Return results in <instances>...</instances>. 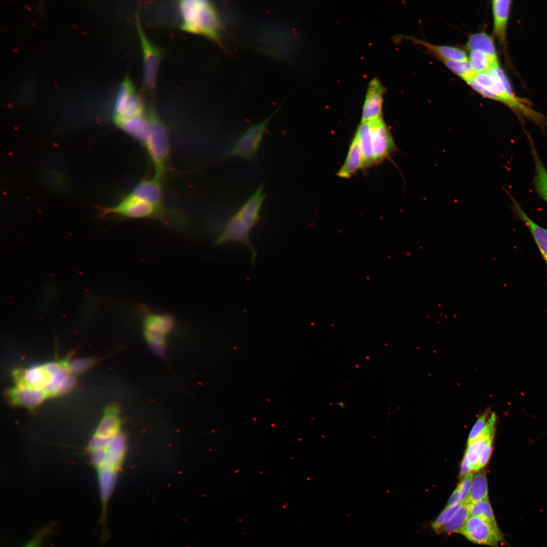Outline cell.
<instances>
[{
  "label": "cell",
  "instance_id": "obj_1",
  "mask_svg": "<svg viewBox=\"0 0 547 547\" xmlns=\"http://www.w3.org/2000/svg\"><path fill=\"white\" fill-rule=\"evenodd\" d=\"M119 421L100 422L88 446L98 474L102 521L107 519L108 504L127 452V437Z\"/></svg>",
  "mask_w": 547,
  "mask_h": 547
},
{
  "label": "cell",
  "instance_id": "obj_2",
  "mask_svg": "<svg viewBox=\"0 0 547 547\" xmlns=\"http://www.w3.org/2000/svg\"><path fill=\"white\" fill-rule=\"evenodd\" d=\"M265 196L264 185L261 183L228 220L214 242L217 246L230 242L244 245L250 252L252 265L255 264L257 253L250 240V232L260 219V213Z\"/></svg>",
  "mask_w": 547,
  "mask_h": 547
},
{
  "label": "cell",
  "instance_id": "obj_3",
  "mask_svg": "<svg viewBox=\"0 0 547 547\" xmlns=\"http://www.w3.org/2000/svg\"><path fill=\"white\" fill-rule=\"evenodd\" d=\"M182 17L181 28L219 42L221 24L216 8L205 0H182L179 2Z\"/></svg>",
  "mask_w": 547,
  "mask_h": 547
},
{
  "label": "cell",
  "instance_id": "obj_4",
  "mask_svg": "<svg viewBox=\"0 0 547 547\" xmlns=\"http://www.w3.org/2000/svg\"><path fill=\"white\" fill-rule=\"evenodd\" d=\"M473 80L487 92L488 98L501 102L515 112L529 118L540 125L543 126L546 124L542 116L515 96L499 66L487 72L476 73Z\"/></svg>",
  "mask_w": 547,
  "mask_h": 547
},
{
  "label": "cell",
  "instance_id": "obj_5",
  "mask_svg": "<svg viewBox=\"0 0 547 547\" xmlns=\"http://www.w3.org/2000/svg\"><path fill=\"white\" fill-rule=\"evenodd\" d=\"M142 315V331L144 339L151 350L158 357L166 360L167 338L175 326V319L171 315L151 311L141 305Z\"/></svg>",
  "mask_w": 547,
  "mask_h": 547
},
{
  "label": "cell",
  "instance_id": "obj_6",
  "mask_svg": "<svg viewBox=\"0 0 547 547\" xmlns=\"http://www.w3.org/2000/svg\"><path fill=\"white\" fill-rule=\"evenodd\" d=\"M102 216L114 215L125 219H153L172 224L164 208L158 207L130 193L113 207L101 208Z\"/></svg>",
  "mask_w": 547,
  "mask_h": 547
},
{
  "label": "cell",
  "instance_id": "obj_7",
  "mask_svg": "<svg viewBox=\"0 0 547 547\" xmlns=\"http://www.w3.org/2000/svg\"><path fill=\"white\" fill-rule=\"evenodd\" d=\"M150 131L146 146L155 170L154 178L162 180L169 155V146L165 126L153 111L148 115Z\"/></svg>",
  "mask_w": 547,
  "mask_h": 547
},
{
  "label": "cell",
  "instance_id": "obj_8",
  "mask_svg": "<svg viewBox=\"0 0 547 547\" xmlns=\"http://www.w3.org/2000/svg\"><path fill=\"white\" fill-rule=\"evenodd\" d=\"M459 534L475 544L499 547L500 543H503L510 547L500 528L481 517L470 516Z\"/></svg>",
  "mask_w": 547,
  "mask_h": 547
},
{
  "label": "cell",
  "instance_id": "obj_9",
  "mask_svg": "<svg viewBox=\"0 0 547 547\" xmlns=\"http://www.w3.org/2000/svg\"><path fill=\"white\" fill-rule=\"evenodd\" d=\"M276 111L262 122L250 125L241 135L227 155L249 160L255 158L267 127Z\"/></svg>",
  "mask_w": 547,
  "mask_h": 547
},
{
  "label": "cell",
  "instance_id": "obj_10",
  "mask_svg": "<svg viewBox=\"0 0 547 547\" xmlns=\"http://www.w3.org/2000/svg\"><path fill=\"white\" fill-rule=\"evenodd\" d=\"M136 25L142 52L143 83L146 89L150 91L155 86L162 52L153 45L145 35L138 15L136 16Z\"/></svg>",
  "mask_w": 547,
  "mask_h": 547
},
{
  "label": "cell",
  "instance_id": "obj_11",
  "mask_svg": "<svg viewBox=\"0 0 547 547\" xmlns=\"http://www.w3.org/2000/svg\"><path fill=\"white\" fill-rule=\"evenodd\" d=\"M113 120L143 116L144 105L141 97L135 91L129 77L121 85L113 107Z\"/></svg>",
  "mask_w": 547,
  "mask_h": 547
},
{
  "label": "cell",
  "instance_id": "obj_12",
  "mask_svg": "<svg viewBox=\"0 0 547 547\" xmlns=\"http://www.w3.org/2000/svg\"><path fill=\"white\" fill-rule=\"evenodd\" d=\"M375 164L381 163L397 149L392 135L382 116L369 121Z\"/></svg>",
  "mask_w": 547,
  "mask_h": 547
},
{
  "label": "cell",
  "instance_id": "obj_13",
  "mask_svg": "<svg viewBox=\"0 0 547 547\" xmlns=\"http://www.w3.org/2000/svg\"><path fill=\"white\" fill-rule=\"evenodd\" d=\"M384 89L379 81L370 82L363 107L361 122H367L381 116Z\"/></svg>",
  "mask_w": 547,
  "mask_h": 547
},
{
  "label": "cell",
  "instance_id": "obj_14",
  "mask_svg": "<svg viewBox=\"0 0 547 547\" xmlns=\"http://www.w3.org/2000/svg\"><path fill=\"white\" fill-rule=\"evenodd\" d=\"M8 397L13 405L29 409L36 407L49 398L43 390L19 384L9 390Z\"/></svg>",
  "mask_w": 547,
  "mask_h": 547
},
{
  "label": "cell",
  "instance_id": "obj_15",
  "mask_svg": "<svg viewBox=\"0 0 547 547\" xmlns=\"http://www.w3.org/2000/svg\"><path fill=\"white\" fill-rule=\"evenodd\" d=\"M113 121L122 130L146 147L150 131L148 118L142 116L131 118H119L114 119Z\"/></svg>",
  "mask_w": 547,
  "mask_h": 547
},
{
  "label": "cell",
  "instance_id": "obj_16",
  "mask_svg": "<svg viewBox=\"0 0 547 547\" xmlns=\"http://www.w3.org/2000/svg\"><path fill=\"white\" fill-rule=\"evenodd\" d=\"M130 193L158 207L164 208L161 180L155 178L144 179L138 183Z\"/></svg>",
  "mask_w": 547,
  "mask_h": 547
},
{
  "label": "cell",
  "instance_id": "obj_17",
  "mask_svg": "<svg viewBox=\"0 0 547 547\" xmlns=\"http://www.w3.org/2000/svg\"><path fill=\"white\" fill-rule=\"evenodd\" d=\"M491 5L493 17V34L499 43L504 45L511 1L493 0Z\"/></svg>",
  "mask_w": 547,
  "mask_h": 547
},
{
  "label": "cell",
  "instance_id": "obj_18",
  "mask_svg": "<svg viewBox=\"0 0 547 547\" xmlns=\"http://www.w3.org/2000/svg\"><path fill=\"white\" fill-rule=\"evenodd\" d=\"M514 211L530 231L545 262L547 268V229L534 222L523 211L518 202L512 197Z\"/></svg>",
  "mask_w": 547,
  "mask_h": 547
},
{
  "label": "cell",
  "instance_id": "obj_19",
  "mask_svg": "<svg viewBox=\"0 0 547 547\" xmlns=\"http://www.w3.org/2000/svg\"><path fill=\"white\" fill-rule=\"evenodd\" d=\"M360 169H363V157L358 136L355 134L344 163L336 175L342 178H349Z\"/></svg>",
  "mask_w": 547,
  "mask_h": 547
},
{
  "label": "cell",
  "instance_id": "obj_20",
  "mask_svg": "<svg viewBox=\"0 0 547 547\" xmlns=\"http://www.w3.org/2000/svg\"><path fill=\"white\" fill-rule=\"evenodd\" d=\"M466 48L469 51H480L487 55L494 61L498 62L493 40L485 32H477L470 35L466 43Z\"/></svg>",
  "mask_w": 547,
  "mask_h": 547
},
{
  "label": "cell",
  "instance_id": "obj_21",
  "mask_svg": "<svg viewBox=\"0 0 547 547\" xmlns=\"http://www.w3.org/2000/svg\"><path fill=\"white\" fill-rule=\"evenodd\" d=\"M411 41L415 44L421 45L433 53L439 59H446L456 61L468 60V57L465 52L459 48L443 45H436L418 38L412 37Z\"/></svg>",
  "mask_w": 547,
  "mask_h": 547
},
{
  "label": "cell",
  "instance_id": "obj_22",
  "mask_svg": "<svg viewBox=\"0 0 547 547\" xmlns=\"http://www.w3.org/2000/svg\"><path fill=\"white\" fill-rule=\"evenodd\" d=\"M528 138L535 165L534 186L538 194L547 203V169L539 157L531 136L529 135Z\"/></svg>",
  "mask_w": 547,
  "mask_h": 547
},
{
  "label": "cell",
  "instance_id": "obj_23",
  "mask_svg": "<svg viewBox=\"0 0 547 547\" xmlns=\"http://www.w3.org/2000/svg\"><path fill=\"white\" fill-rule=\"evenodd\" d=\"M363 157V169L375 164L370 123L361 122L356 132Z\"/></svg>",
  "mask_w": 547,
  "mask_h": 547
},
{
  "label": "cell",
  "instance_id": "obj_24",
  "mask_svg": "<svg viewBox=\"0 0 547 547\" xmlns=\"http://www.w3.org/2000/svg\"><path fill=\"white\" fill-rule=\"evenodd\" d=\"M488 498L486 472L481 471L474 476L470 490L463 502L467 505Z\"/></svg>",
  "mask_w": 547,
  "mask_h": 547
},
{
  "label": "cell",
  "instance_id": "obj_25",
  "mask_svg": "<svg viewBox=\"0 0 547 547\" xmlns=\"http://www.w3.org/2000/svg\"><path fill=\"white\" fill-rule=\"evenodd\" d=\"M470 516L468 505L465 502L462 503L453 517L436 533H459Z\"/></svg>",
  "mask_w": 547,
  "mask_h": 547
},
{
  "label": "cell",
  "instance_id": "obj_26",
  "mask_svg": "<svg viewBox=\"0 0 547 547\" xmlns=\"http://www.w3.org/2000/svg\"><path fill=\"white\" fill-rule=\"evenodd\" d=\"M491 438L481 437L467 445L464 458L470 466L472 471H476L480 457L488 441Z\"/></svg>",
  "mask_w": 547,
  "mask_h": 547
},
{
  "label": "cell",
  "instance_id": "obj_27",
  "mask_svg": "<svg viewBox=\"0 0 547 547\" xmlns=\"http://www.w3.org/2000/svg\"><path fill=\"white\" fill-rule=\"evenodd\" d=\"M470 516L481 517L494 527L499 528L489 498L468 505Z\"/></svg>",
  "mask_w": 547,
  "mask_h": 547
},
{
  "label": "cell",
  "instance_id": "obj_28",
  "mask_svg": "<svg viewBox=\"0 0 547 547\" xmlns=\"http://www.w3.org/2000/svg\"><path fill=\"white\" fill-rule=\"evenodd\" d=\"M468 61L476 73L489 71L499 66V62L494 61L486 54L478 51H470Z\"/></svg>",
  "mask_w": 547,
  "mask_h": 547
},
{
  "label": "cell",
  "instance_id": "obj_29",
  "mask_svg": "<svg viewBox=\"0 0 547 547\" xmlns=\"http://www.w3.org/2000/svg\"><path fill=\"white\" fill-rule=\"evenodd\" d=\"M452 72L461 78L465 82L474 79L476 73L473 70L468 60L466 61H456L446 59H440Z\"/></svg>",
  "mask_w": 547,
  "mask_h": 547
},
{
  "label": "cell",
  "instance_id": "obj_30",
  "mask_svg": "<svg viewBox=\"0 0 547 547\" xmlns=\"http://www.w3.org/2000/svg\"><path fill=\"white\" fill-rule=\"evenodd\" d=\"M56 525V522H52L41 527L22 547H43L45 539L52 533Z\"/></svg>",
  "mask_w": 547,
  "mask_h": 547
},
{
  "label": "cell",
  "instance_id": "obj_31",
  "mask_svg": "<svg viewBox=\"0 0 547 547\" xmlns=\"http://www.w3.org/2000/svg\"><path fill=\"white\" fill-rule=\"evenodd\" d=\"M460 504L445 506L439 516L431 523V528L437 532L453 517L459 508Z\"/></svg>",
  "mask_w": 547,
  "mask_h": 547
},
{
  "label": "cell",
  "instance_id": "obj_32",
  "mask_svg": "<svg viewBox=\"0 0 547 547\" xmlns=\"http://www.w3.org/2000/svg\"><path fill=\"white\" fill-rule=\"evenodd\" d=\"M489 410L481 414L473 427L468 437L467 444L479 438L483 433L488 419L489 418Z\"/></svg>",
  "mask_w": 547,
  "mask_h": 547
},
{
  "label": "cell",
  "instance_id": "obj_33",
  "mask_svg": "<svg viewBox=\"0 0 547 547\" xmlns=\"http://www.w3.org/2000/svg\"><path fill=\"white\" fill-rule=\"evenodd\" d=\"M93 364L89 359H80L69 363V370L71 374L81 373L88 369Z\"/></svg>",
  "mask_w": 547,
  "mask_h": 547
},
{
  "label": "cell",
  "instance_id": "obj_34",
  "mask_svg": "<svg viewBox=\"0 0 547 547\" xmlns=\"http://www.w3.org/2000/svg\"><path fill=\"white\" fill-rule=\"evenodd\" d=\"M473 478V473H468L463 477L461 481L456 487L460 495L461 503H463L465 501L467 496Z\"/></svg>",
  "mask_w": 547,
  "mask_h": 547
},
{
  "label": "cell",
  "instance_id": "obj_35",
  "mask_svg": "<svg viewBox=\"0 0 547 547\" xmlns=\"http://www.w3.org/2000/svg\"><path fill=\"white\" fill-rule=\"evenodd\" d=\"M493 438H490L486 443L478 462L476 471L483 468L488 462L493 449Z\"/></svg>",
  "mask_w": 547,
  "mask_h": 547
},
{
  "label": "cell",
  "instance_id": "obj_36",
  "mask_svg": "<svg viewBox=\"0 0 547 547\" xmlns=\"http://www.w3.org/2000/svg\"><path fill=\"white\" fill-rule=\"evenodd\" d=\"M472 471V469L465 458H463L460 470V477L463 478L466 474Z\"/></svg>",
  "mask_w": 547,
  "mask_h": 547
}]
</instances>
